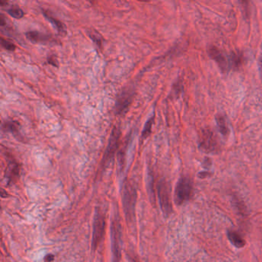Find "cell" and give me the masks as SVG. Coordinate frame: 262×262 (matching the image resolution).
<instances>
[{
  "label": "cell",
  "instance_id": "cell-1",
  "mask_svg": "<svg viewBox=\"0 0 262 262\" xmlns=\"http://www.w3.org/2000/svg\"><path fill=\"white\" fill-rule=\"evenodd\" d=\"M137 190L129 182H126L122 189V205L128 223H133L136 218V205Z\"/></svg>",
  "mask_w": 262,
  "mask_h": 262
},
{
  "label": "cell",
  "instance_id": "cell-2",
  "mask_svg": "<svg viewBox=\"0 0 262 262\" xmlns=\"http://www.w3.org/2000/svg\"><path fill=\"white\" fill-rule=\"evenodd\" d=\"M122 226L120 223L119 218L115 216L113 219L111 226L112 253V262H120L122 256Z\"/></svg>",
  "mask_w": 262,
  "mask_h": 262
},
{
  "label": "cell",
  "instance_id": "cell-3",
  "mask_svg": "<svg viewBox=\"0 0 262 262\" xmlns=\"http://www.w3.org/2000/svg\"><path fill=\"white\" fill-rule=\"evenodd\" d=\"M160 207L165 217H169L172 212V201H171V189L169 183L166 181H159L157 186Z\"/></svg>",
  "mask_w": 262,
  "mask_h": 262
},
{
  "label": "cell",
  "instance_id": "cell-4",
  "mask_svg": "<svg viewBox=\"0 0 262 262\" xmlns=\"http://www.w3.org/2000/svg\"><path fill=\"white\" fill-rule=\"evenodd\" d=\"M193 192V184L191 179L183 176L179 179L175 191V201L176 205H181L188 201Z\"/></svg>",
  "mask_w": 262,
  "mask_h": 262
},
{
  "label": "cell",
  "instance_id": "cell-5",
  "mask_svg": "<svg viewBox=\"0 0 262 262\" xmlns=\"http://www.w3.org/2000/svg\"><path fill=\"white\" fill-rule=\"evenodd\" d=\"M219 142L216 134L211 129H202L200 132L198 144L202 151L205 152L217 151L219 149Z\"/></svg>",
  "mask_w": 262,
  "mask_h": 262
},
{
  "label": "cell",
  "instance_id": "cell-6",
  "mask_svg": "<svg viewBox=\"0 0 262 262\" xmlns=\"http://www.w3.org/2000/svg\"><path fill=\"white\" fill-rule=\"evenodd\" d=\"M106 230V218L104 214L100 210H97L95 215L93 222V232H92V248L96 250L101 241L104 237Z\"/></svg>",
  "mask_w": 262,
  "mask_h": 262
},
{
  "label": "cell",
  "instance_id": "cell-7",
  "mask_svg": "<svg viewBox=\"0 0 262 262\" xmlns=\"http://www.w3.org/2000/svg\"><path fill=\"white\" fill-rule=\"evenodd\" d=\"M120 136H121V132H120L119 129L115 127L112 131L108 146L106 148V151H105L104 157H103V168L109 165L114 158L117 150H118V144H119Z\"/></svg>",
  "mask_w": 262,
  "mask_h": 262
},
{
  "label": "cell",
  "instance_id": "cell-8",
  "mask_svg": "<svg viewBox=\"0 0 262 262\" xmlns=\"http://www.w3.org/2000/svg\"><path fill=\"white\" fill-rule=\"evenodd\" d=\"M208 55L217 63L219 68L223 72H227L231 69L229 56H226L223 51L217 47L211 45L208 49Z\"/></svg>",
  "mask_w": 262,
  "mask_h": 262
},
{
  "label": "cell",
  "instance_id": "cell-9",
  "mask_svg": "<svg viewBox=\"0 0 262 262\" xmlns=\"http://www.w3.org/2000/svg\"><path fill=\"white\" fill-rule=\"evenodd\" d=\"M133 97V91L130 89H124L117 98L115 111L118 115H123L129 109Z\"/></svg>",
  "mask_w": 262,
  "mask_h": 262
},
{
  "label": "cell",
  "instance_id": "cell-10",
  "mask_svg": "<svg viewBox=\"0 0 262 262\" xmlns=\"http://www.w3.org/2000/svg\"><path fill=\"white\" fill-rule=\"evenodd\" d=\"M42 14L44 15L45 18H46L53 26H55V28L58 30L60 34H66V26H65L64 23L63 22L60 21L57 18L54 17L51 14L50 12L48 11L42 9Z\"/></svg>",
  "mask_w": 262,
  "mask_h": 262
},
{
  "label": "cell",
  "instance_id": "cell-11",
  "mask_svg": "<svg viewBox=\"0 0 262 262\" xmlns=\"http://www.w3.org/2000/svg\"><path fill=\"white\" fill-rule=\"evenodd\" d=\"M227 235L231 245H234L235 248H242L245 246V244H246L245 240L237 231L231 230V231H227Z\"/></svg>",
  "mask_w": 262,
  "mask_h": 262
},
{
  "label": "cell",
  "instance_id": "cell-12",
  "mask_svg": "<svg viewBox=\"0 0 262 262\" xmlns=\"http://www.w3.org/2000/svg\"><path fill=\"white\" fill-rule=\"evenodd\" d=\"M26 37L30 41L33 42H49L51 40V37L49 36L37 31L28 32L26 33Z\"/></svg>",
  "mask_w": 262,
  "mask_h": 262
},
{
  "label": "cell",
  "instance_id": "cell-13",
  "mask_svg": "<svg viewBox=\"0 0 262 262\" xmlns=\"http://www.w3.org/2000/svg\"><path fill=\"white\" fill-rule=\"evenodd\" d=\"M216 120L219 132L223 134V136H227L229 134V129L227 126L225 117L224 115H218L216 117Z\"/></svg>",
  "mask_w": 262,
  "mask_h": 262
},
{
  "label": "cell",
  "instance_id": "cell-14",
  "mask_svg": "<svg viewBox=\"0 0 262 262\" xmlns=\"http://www.w3.org/2000/svg\"><path fill=\"white\" fill-rule=\"evenodd\" d=\"M2 130L5 132H11L15 136L19 135V124L14 121L5 122L2 124Z\"/></svg>",
  "mask_w": 262,
  "mask_h": 262
},
{
  "label": "cell",
  "instance_id": "cell-15",
  "mask_svg": "<svg viewBox=\"0 0 262 262\" xmlns=\"http://www.w3.org/2000/svg\"><path fill=\"white\" fill-rule=\"evenodd\" d=\"M230 65L231 68H239L243 63L242 56L238 54V52H232L229 56Z\"/></svg>",
  "mask_w": 262,
  "mask_h": 262
},
{
  "label": "cell",
  "instance_id": "cell-16",
  "mask_svg": "<svg viewBox=\"0 0 262 262\" xmlns=\"http://www.w3.org/2000/svg\"><path fill=\"white\" fill-rule=\"evenodd\" d=\"M7 12L12 17L15 19H21L24 16V12L21 8L18 5H12L9 9H7Z\"/></svg>",
  "mask_w": 262,
  "mask_h": 262
},
{
  "label": "cell",
  "instance_id": "cell-17",
  "mask_svg": "<svg viewBox=\"0 0 262 262\" xmlns=\"http://www.w3.org/2000/svg\"><path fill=\"white\" fill-rule=\"evenodd\" d=\"M19 166L17 164L15 163L14 162H10L8 165L7 169V177L9 179H13L14 177H16L19 175Z\"/></svg>",
  "mask_w": 262,
  "mask_h": 262
},
{
  "label": "cell",
  "instance_id": "cell-18",
  "mask_svg": "<svg viewBox=\"0 0 262 262\" xmlns=\"http://www.w3.org/2000/svg\"><path fill=\"white\" fill-rule=\"evenodd\" d=\"M153 121H154V118L151 117L150 119L148 120V122H146V125L144 126V129H143V133H142V138L143 139L147 138L150 136L151 132V127L153 125Z\"/></svg>",
  "mask_w": 262,
  "mask_h": 262
},
{
  "label": "cell",
  "instance_id": "cell-19",
  "mask_svg": "<svg viewBox=\"0 0 262 262\" xmlns=\"http://www.w3.org/2000/svg\"><path fill=\"white\" fill-rule=\"evenodd\" d=\"M1 45H2L4 49L8 51H14L16 49V45L12 42L8 41V40L5 39L3 37L1 38Z\"/></svg>",
  "mask_w": 262,
  "mask_h": 262
},
{
  "label": "cell",
  "instance_id": "cell-20",
  "mask_svg": "<svg viewBox=\"0 0 262 262\" xmlns=\"http://www.w3.org/2000/svg\"><path fill=\"white\" fill-rule=\"evenodd\" d=\"M89 36H90L91 38L93 40V42L97 44L98 46L101 47V45H102V38H101L99 34L94 33V32H91Z\"/></svg>",
  "mask_w": 262,
  "mask_h": 262
},
{
  "label": "cell",
  "instance_id": "cell-21",
  "mask_svg": "<svg viewBox=\"0 0 262 262\" xmlns=\"http://www.w3.org/2000/svg\"><path fill=\"white\" fill-rule=\"evenodd\" d=\"M47 60H48V63L52 65V66H58L57 59H56L55 55H51V56H49L48 59H47Z\"/></svg>",
  "mask_w": 262,
  "mask_h": 262
},
{
  "label": "cell",
  "instance_id": "cell-22",
  "mask_svg": "<svg viewBox=\"0 0 262 262\" xmlns=\"http://www.w3.org/2000/svg\"><path fill=\"white\" fill-rule=\"evenodd\" d=\"M260 69H261V73H262V55H261Z\"/></svg>",
  "mask_w": 262,
  "mask_h": 262
}]
</instances>
